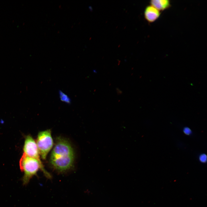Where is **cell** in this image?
I'll list each match as a JSON object with an SVG mask.
<instances>
[{"instance_id": "5", "label": "cell", "mask_w": 207, "mask_h": 207, "mask_svg": "<svg viewBox=\"0 0 207 207\" xmlns=\"http://www.w3.org/2000/svg\"><path fill=\"white\" fill-rule=\"evenodd\" d=\"M161 12L151 5L147 6L144 12L145 19L149 23H152L160 17Z\"/></svg>"}, {"instance_id": "7", "label": "cell", "mask_w": 207, "mask_h": 207, "mask_svg": "<svg viewBox=\"0 0 207 207\" xmlns=\"http://www.w3.org/2000/svg\"><path fill=\"white\" fill-rule=\"evenodd\" d=\"M60 98L61 100L67 103H70L71 100L67 95L61 91L59 92Z\"/></svg>"}, {"instance_id": "8", "label": "cell", "mask_w": 207, "mask_h": 207, "mask_svg": "<svg viewBox=\"0 0 207 207\" xmlns=\"http://www.w3.org/2000/svg\"><path fill=\"white\" fill-rule=\"evenodd\" d=\"M199 159L201 162L205 163L207 161V156L205 154H201L199 156Z\"/></svg>"}, {"instance_id": "2", "label": "cell", "mask_w": 207, "mask_h": 207, "mask_svg": "<svg viewBox=\"0 0 207 207\" xmlns=\"http://www.w3.org/2000/svg\"><path fill=\"white\" fill-rule=\"evenodd\" d=\"M20 168L24 173L22 179L23 184L27 185L30 179L40 169L44 175L48 179H51V174L45 170L43 164H41L37 160L28 156L24 153L19 162Z\"/></svg>"}, {"instance_id": "4", "label": "cell", "mask_w": 207, "mask_h": 207, "mask_svg": "<svg viewBox=\"0 0 207 207\" xmlns=\"http://www.w3.org/2000/svg\"><path fill=\"white\" fill-rule=\"evenodd\" d=\"M23 151L24 153L26 155L37 160L41 164H43L41 160L36 143L30 135H28L26 137Z\"/></svg>"}, {"instance_id": "9", "label": "cell", "mask_w": 207, "mask_h": 207, "mask_svg": "<svg viewBox=\"0 0 207 207\" xmlns=\"http://www.w3.org/2000/svg\"><path fill=\"white\" fill-rule=\"evenodd\" d=\"M184 133L186 135H189L191 133V131L190 129L188 127H185L183 129Z\"/></svg>"}, {"instance_id": "3", "label": "cell", "mask_w": 207, "mask_h": 207, "mask_svg": "<svg viewBox=\"0 0 207 207\" xmlns=\"http://www.w3.org/2000/svg\"><path fill=\"white\" fill-rule=\"evenodd\" d=\"M36 143L41 158L43 160H45L53 145L51 130L47 129L39 132L37 135Z\"/></svg>"}, {"instance_id": "6", "label": "cell", "mask_w": 207, "mask_h": 207, "mask_svg": "<svg viewBox=\"0 0 207 207\" xmlns=\"http://www.w3.org/2000/svg\"><path fill=\"white\" fill-rule=\"evenodd\" d=\"M150 3V5L160 12L168 9L171 6L170 1L169 0H151Z\"/></svg>"}, {"instance_id": "1", "label": "cell", "mask_w": 207, "mask_h": 207, "mask_svg": "<svg viewBox=\"0 0 207 207\" xmlns=\"http://www.w3.org/2000/svg\"><path fill=\"white\" fill-rule=\"evenodd\" d=\"M74 154L70 143L61 137L57 138L50 159L53 168L60 173L65 172L73 166Z\"/></svg>"}]
</instances>
